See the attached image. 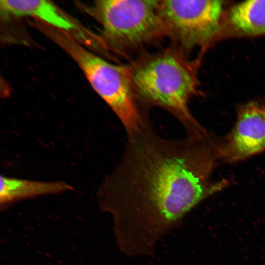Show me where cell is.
Instances as JSON below:
<instances>
[{"label": "cell", "mask_w": 265, "mask_h": 265, "mask_svg": "<svg viewBox=\"0 0 265 265\" xmlns=\"http://www.w3.org/2000/svg\"><path fill=\"white\" fill-rule=\"evenodd\" d=\"M44 34L62 48L79 65L93 89L119 118L127 137L150 124L134 93L127 66L107 61L64 31L47 26Z\"/></svg>", "instance_id": "3957f363"}, {"label": "cell", "mask_w": 265, "mask_h": 265, "mask_svg": "<svg viewBox=\"0 0 265 265\" xmlns=\"http://www.w3.org/2000/svg\"><path fill=\"white\" fill-rule=\"evenodd\" d=\"M127 138L120 160L98 190V203L112 218L120 251L130 257L148 256L223 185L209 181L212 158L204 136L165 138L149 125Z\"/></svg>", "instance_id": "6da1fadb"}, {"label": "cell", "mask_w": 265, "mask_h": 265, "mask_svg": "<svg viewBox=\"0 0 265 265\" xmlns=\"http://www.w3.org/2000/svg\"><path fill=\"white\" fill-rule=\"evenodd\" d=\"M265 150V106L249 103L240 109L222 149L229 161H237Z\"/></svg>", "instance_id": "52a82bcc"}, {"label": "cell", "mask_w": 265, "mask_h": 265, "mask_svg": "<svg viewBox=\"0 0 265 265\" xmlns=\"http://www.w3.org/2000/svg\"><path fill=\"white\" fill-rule=\"evenodd\" d=\"M4 16H30L64 31L82 44L93 47L104 46L100 37L83 27L53 2L46 0H3L0 1Z\"/></svg>", "instance_id": "8992f818"}, {"label": "cell", "mask_w": 265, "mask_h": 265, "mask_svg": "<svg viewBox=\"0 0 265 265\" xmlns=\"http://www.w3.org/2000/svg\"><path fill=\"white\" fill-rule=\"evenodd\" d=\"M89 9L102 26L106 48L118 52L137 49L169 35L160 0H100Z\"/></svg>", "instance_id": "277c9868"}, {"label": "cell", "mask_w": 265, "mask_h": 265, "mask_svg": "<svg viewBox=\"0 0 265 265\" xmlns=\"http://www.w3.org/2000/svg\"><path fill=\"white\" fill-rule=\"evenodd\" d=\"M160 7L168 36L182 52L204 43L219 29L221 1L163 0Z\"/></svg>", "instance_id": "5b68a950"}, {"label": "cell", "mask_w": 265, "mask_h": 265, "mask_svg": "<svg viewBox=\"0 0 265 265\" xmlns=\"http://www.w3.org/2000/svg\"><path fill=\"white\" fill-rule=\"evenodd\" d=\"M127 68L139 104L167 111L188 135L205 134L189 108L197 81L193 63L185 58L183 52L168 49L146 55Z\"/></svg>", "instance_id": "7a4b0ae2"}, {"label": "cell", "mask_w": 265, "mask_h": 265, "mask_svg": "<svg viewBox=\"0 0 265 265\" xmlns=\"http://www.w3.org/2000/svg\"><path fill=\"white\" fill-rule=\"evenodd\" d=\"M74 188L63 181H38L0 176V207L4 210L17 201L41 195L59 194Z\"/></svg>", "instance_id": "ba28073f"}, {"label": "cell", "mask_w": 265, "mask_h": 265, "mask_svg": "<svg viewBox=\"0 0 265 265\" xmlns=\"http://www.w3.org/2000/svg\"><path fill=\"white\" fill-rule=\"evenodd\" d=\"M230 18L236 27L246 34L265 33V0H248L237 5L232 9Z\"/></svg>", "instance_id": "9c48e42d"}]
</instances>
